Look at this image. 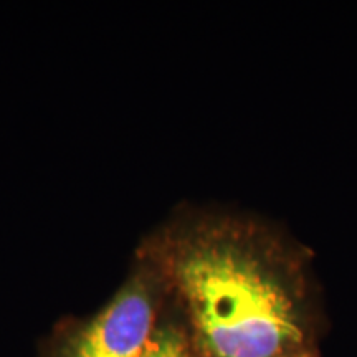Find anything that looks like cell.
Listing matches in <instances>:
<instances>
[{
    "mask_svg": "<svg viewBox=\"0 0 357 357\" xmlns=\"http://www.w3.org/2000/svg\"><path fill=\"white\" fill-rule=\"evenodd\" d=\"M200 357H298L318 351L306 250L265 223L211 217L159 247Z\"/></svg>",
    "mask_w": 357,
    "mask_h": 357,
    "instance_id": "6da1fadb",
    "label": "cell"
},
{
    "mask_svg": "<svg viewBox=\"0 0 357 357\" xmlns=\"http://www.w3.org/2000/svg\"><path fill=\"white\" fill-rule=\"evenodd\" d=\"M155 303L146 281H134L61 351V357H139L155 331Z\"/></svg>",
    "mask_w": 357,
    "mask_h": 357,
    "instance_id": "7a4b0ae2",
    "label": "cell"
},
{
    "mask_svg": "<svg viewBox=\"0 0 357 357\" xmlns=\"http://www.w3.org/2000/svg\"><path fill=\"white\" fill-rule=\"evenodd\" d=\"M139 357H200V354L185 329L164 324L155 328Z\"/></svg>",
    "mask_w": 357,
    "mask_h": 357,
    "instance_id": "3957f363",
    "label": "cell"
},
{
    "mask_svg": "<svg viewBox=\"0 0 357 357\" xmlns=\"http://www.w3.org/2000/svg\"><path fill=\"white\" fill-rule=\"evenodd\" d=\"M298 357H319V352H310V354H303V356H298Z\"/></svg>",
    "mask_w": 357,
    "mask_h": 357,
    "instance_id": "277c9868",
    "label": "cell"
}]
</instances>
